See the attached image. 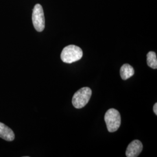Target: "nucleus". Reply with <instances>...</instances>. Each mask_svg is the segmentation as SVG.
I'll return each instance as SVG.
<instances>
[{
	"mask_svg": "<svg viewBox=\"0 0 157 157\" xmlns=\"http://www.w3.org/2000/svg\"><path fill=\"white\" fill-rule=\"evenodd\" d=\"M108 132H115L119 128L121 124V117L118 110L111 108L107 111L104 117Z\"/></svg>",
	"mask_w": 157,
	"mask_h": 157,
	"instance_id": "obj_2",
	"label": "nucleus"
},
{
	"mask_svg": "<svg viewBox=\"0 0 157 157\" xmlns=\"http://www.w3.org/2000/svg\"><path fill=\"white\" fill-rule=\"evenodd\" d=\"M153 111H154V112L155 113V114L157 115V103H155V104H154V107H153Z\"/></svg>",
	"mask_w": 157,
	"mask_h": 157,
	"instance_id": "obj_9",
	"label": "nucleus"
},
{
	"mask_svg": "<svg viewBox=\"0 0 157 157\" xmlns=\"http://www.w3.org/2000/svg\"><path fill=\"white\" fill-rule=\"evenodd\" d=\"M143 150V144L140 141L135 140L132 141L128 146L126 155L127 157H138Z\"/></svg>",
	"mask_w": 157,
	"mask_h": 157,
	"instance_id": "obj_5",
	"label": "nucleus"
},
{
	"mask_svg": "<svg viewBox=\"0 0 157 157\" xmlns=\"http://www.w3.org/2000/svg\"><path fill=\"white\" fill-rule=\"evenodd\" d=\"M83 56V51L78 46L67 45L62 51L61 60L65 63H71L80 60Z\"/></svg>",
	"mask_w": 157,
	"mask_h": 157,
	"instance_id": "obj_1",
	"label": "nucleus"
},
{
	"mask_svg": "<svg viewBox=\"0 0 157 157\" xmlns=\"http://www.w3.org/2000/svg\"><path fill=\"white\" fill-rule=\"evenodd\" d=\"M120 74L121 78L125 80L131 78L135 74V69L128 63H125L121 68Z\"/></svg>",
	"mask_w": 157,
	"mask_h": 157,
	"instance_id": "obj_7",
	"label": "nucleus"
},
{
	"mask_svg": "<svg viewBox=\"0 0 157 157\" xmlns=\"http://www.w3.org/2000/svg\"><path fill=\"white\" fill-rule=\"evenodd\" d=\"M92 91L89 87H83L76 91L72 98L74 107L80 109L85 107L90 100Z\"/></svg>",
	"mask_w": 157,
	"mask_h": 157,
	"instance_id": "obj_3",
	"label": "nucleus"
},
{
	"mask_svg": "<svg viewBox=\"0 0 157 157\" xmlns=\"http://www.w3.org/2000/svg\"><path fill=\"white\" fill-rule=\"evenodd\" d=\"M0 137L6 141H11L15 139V135L11 129L0 122Z\"/></svg>",
	"mask_w": 157,
	"mask_h": 157,
	"instance_id": "obj_6",
	"label": "nucleus"
},
{
	"mask_svg": "<svg viewBox=\"0 0 157 157\" xmlns=\"http://www.w3.org/2000/svg\"><path fill=\"white\" fill-rule=\"evenodd\" d=\"M147 62L148 67L152 69H156L157 68V55L155 52L150 51L147 55Z\"/></svg>",
	"mask_w": 157,
	"mask_h": 157,
	"instance_id": "obj_8",
	"label": "nucleus"
},
{
	"mask_svg": "<svg viewBox=\"0 0 157 157\" xmlns=\"http://www.w3.org/2000/svg\"><path fill=\"white\" fill-rule=\"evenodd\" d=\"M32 22L35 29L41 32L45 28V17L42 6L36 4L34 7L32 13Z\"/></svg>",
	"mask_w": 157,
	"mask_h": 157,
	"instance_id": "obj_4",
	"label": "nucleus"
}]
</instances>
